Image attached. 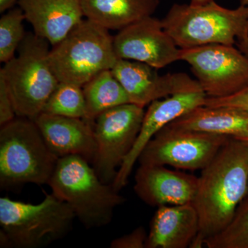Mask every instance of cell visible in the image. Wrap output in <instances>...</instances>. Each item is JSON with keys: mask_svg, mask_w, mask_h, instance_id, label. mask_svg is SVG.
<instances>
[{"mask_svg": "<svg viewBox=\"0 0 248 248\" xmlns=\"http://www.w3.org/2000/svg\"><path fill=\"white\" fill-rule=\"evenodd\" d=\"M248 193V144L231 138L198 177L192 204L200 232L190 248H202L205 239L223 231Z\"/></svg>", "mask_w": 248, "mask_h": 248, "instance_id": "1", "label": "cell"}, {"mask_svg": "<svg viewBox=\"0 0 248 248\" xmlns=\"http://www.w3.org/2000/svg\"><path fill=\"white\" fill-rule=\"evenodd\" d=\"M82 156L59 158L48 185L52 193L73 209L87 229L107 226L115 209L125 202L112 184H104Z\"/></svg>", "mask_w": 248, "mask_h": 248, "instance_id": "2", "label": "cell"}, {"mask_svg": "<svg viewBox=\"0 0 248 248\" xmlns=\"http://www.w3.org/2000/svg\"><path fill=\"white\" fill-rule=\"evenodd\" d=\"M76 218L71 206L53 193H45L44 200L37 204L1 197V246L42 247L66 236Z\"/></svg>", "mask_w": 248, "mask_h": 248, "instance_id": "3", "label": "cell"}, {"mask_svg": "<svg viewBox=\"0 0 248 248\" xmlns=\"http://www.w3.org/2000/svg\"><path fill=\"white\" fill-rule=\"evenodd\" d=\"M48 41L35 33H27L17 55L0 69L18 117L35 120L60 81L50 58Z\"/></svg>", "mask_w": 248, "mask_h": 248, "instance_id": "4", "label": "cell"}, {"mask_svg": "<svg viewBox=\"0 0 248 248\" xmlns=\"http://www.w3.org/2000/svg\"><path fill=\"white\" fill-rule=\"evenodd\" d=\"M161 22L179 48L234 46L248 35V7L228 9L215 0L203 5L174 4Z\"/></svg>", "mask_w": 248, "mask_h": 248, "instance_id": "5", "label": "cell"}, {"mask_svg": "<svg viewBox=\"0 0 248 248\" xmlns=\"http://www.w3.org/2000/svg\"><path fill=\"white\" fill-rule=\"evenodd\" d=\"M59 157L49 149L35 121L18 117L0 130L1 188L48 184Z\"/></svg>", "mask_w": 248, "mask_h": 248, "instance_id": "6", "label": "cell"}, {"mask_svg": "<svg viewBox=\"0 0 248 248\" xmlns=\"http://www.w3.org/2000/svg\"><path fill=\"white\" fill-rule=\"evenodd\" d=\"M49 58L60 82L81 87L101 72L112 69L118 60L109 30L88 19L53 46Z\"/></svg>", "mask_w": 248, "mask_h": 248, "instance_id": "7", "label": "cell"}, {"mask_svg": "<svg viewBox=\"0 0 248 248\" xmlns=\"http://www.w3.org/2000/svg\"><path fill=\"white\" fill-rule=\"evenodd\" d=\"M231 138L167 125L146 145L140 165L170 166L186 170H203Z\"/></svg>", "mask_w": 248, "mask_h": 248, "instance_id": "8", "label": "cell"}, {"mask_svg": "<svg viewBox=\"0 0 248 248\" xmlns=\"http://www.w3.org/2000/svg\"><path fill=\"white\" fill-rule=\"evenodd\" d=\"M143 108L122 104L100 114L94 121L96 154L93 168L104 184H112L131 151L144 117Z\"/></svg>", "mask_w": 248, "mask_h": 248, "instance_id": "9", "label": "cell"}, {"mask_svg": "<svg viewBox=\"0 0 248 248\" xmlns=\"http://www.w3.org/2000/svg\"><path fill=\"white\" fill-rule=\"evenodd\" d=\"M208 97L231 95L248 84V58L234 46L208 45L181 48Z\"/></svg>", "mask_w": 248, "mask_h": 248, "instance_id": "10", "label": "cell"}, {"mask_svg": "<svg viewBox=\"0 0 248 248\" xmlns=\"http://www.w3.org/2000/svg\"><path fill=\"white\" fill-rule=\"evenodd\" d=\"M113 46L117 58L142 62L156 69L180 60L181 48L164 30L161 20L153 16L119 31Z\"/></svg>", "mask_w": 248, "mask_h": 248, "instance_id": "11", "label": "cell"}, {"mask_svg": "<svg viewBox=\"0 0 248 248\" xmlns=\"http://www.w3.org/2000/svg\"><path fill=\"white\" fill-rule=\"evenodd\" d=\"M156 70L142 62L118 59L111 71L126 92L129 102L143 108L177 93L202 89L197 80L186 73L159 76Z\"/></svg>", "mask_w": 248, "mask_h": 248, "instance_id": "12", "label": "cell"}, {"mask_svg": "<svg viewBox=\"0 0 248 248\" xmlns=\"http://www.w3.org/2000/svg\"><path fill=\"white\" fill-rule=\"evenodd\" d=\"M207 95L202 89L177 93L150 104L145 112L140 133L131 151L124 159L112 185L120 192L128 184V178L141 152L152 139L181 116L195 108L205 105Z\"/></svg>", "mask_w": 248, "mask_h": 248, "instance_id": "13", "label": "cell"}, {"mask_svg": "<svg viewBox=\"0 0 248 248\" xmlns=\"http://www.w3.org/2000/svg\"><path fill=\"white\" fill-rule=\"evenodd\" d=\"M135 181V193L153 207L192 203L198 186L195 176L154 165H140Z\"/></svg>", "mask_w": 248, "mask_h": 248, "instance_id": "14", "label": "cell"}, {"mask_svg": "<svg viewBox=\"0 0 248 248\" xmlns=\"http://www.w3.org/2000/svg\"><path fill=\"white\" fill-rule=\"evenodd\" d=\"M34 121L49 149L58 157L78 155L93 164L97 148L93 124L43 112Z\"/></svg>", "mask_w": 248, "mask_h": 248, "instance_id": "15", "label": "cell"}, {"mask_svg": "<svg viewBox=\"0 0 248 248\" xmlns=\"http://www.w3.org/2000/svg\"><path fill=\"white\" fill-rule=\"evenodd\" d=\"M26 19L34 33L55 46L84 17L82 0H19Z\"/></svg>", "mask_w": 248, "mask_h": 248, "instance_id": "16", "label": "cell"}, {"mask_svg": "<svg viewBox=\"0 0 248 248\" xmlns=\"http://www.w3.org/2000/svg\"><path fill=\"white\" fill-rule=\"evenodd\" d=\"M200 232V219L193 204L163 205L152 218L146 248L190 247Z\"/></svg>", "mask_w": 248, "mask_h": 248, "instance_id": "17", "label": "cell"}, {"mask_svg": "<svg viewBox=\"0 0 248 248\" xmlns=\"http://www.w3.org/2000/svg\"><path fill=\"white\" fill-rule=\"evenodd\" d=\"M169 125L240 140L248 134V113L231 107L201 106Z\"/></svg>", "mask_w": 248, "mask_h": 248, "instance_id": "18", "label": "cell"}, {"mask_svg": "<svg viewBox=\"0 0 248 248\" xmlns=\"http://www.w3.org/2000/svg\"><path fill=\"white\" fill-rule=\"evenodd\" d=\"M159 4L160 0H82L84 17L109 31L153 16Z\"/></svg>", "mask_w": 248, "mask_h": 248, "instance_id": "19", "label": "cell"}, {"mask_svg": "<svg viewBox=\"0 0 248 248\" xmlns=\"http://www.w3.org/2000/svg\"><path fill=\"white\" fill-rule=\"evenodd\" d=\"M82 88L86 107L84 120L93 124L102 112L130 103L126 92L111 70L101 72Z\"/></svg>", "mask_w": 248, "mask_h": 248, "instance_id": "20", "label": "cell"}, {"mask_svg": "<svg viewBox=\"0 0 248 248\" xmlns=\"http://www.w3.org/2000/svg\"><path fill=\"white\" fill-rule=\"evenodd\" d=\"M42 112L84 120L86 107L83 88L70 83H59Z\"/></svg>", "mask_w": 248, "mask_h": 248, "instance_id": "21", "label": "cell"}, {"mask_svg": "<svg viewBox=\"0 0 248 248\" xmlns=\"http://www.w3.org/2000/svg\"><path fill=\"white\" fill-rule=\"evenodd\" d=\"M208 248H248V199L237 208L231 223L221 232L205 239Z\"/></svg>", "mask_w": 248, "mask_h": 248, "instance_id": "22", "label": "cell"}, {"mask_svg": "<svg viewBox=\"0 0 248 248\" xmlns=\"http://www.w3.org/2000/svg\"><path fill=\"white\" fill-rule=\"evenodd\" d=\"M26 17L20 8H12L0 18V62L6 63L16 56L27 33L23 22Z\"/></svg>", "mask_w": 248, "mask_h": 248, "instance_id": "23", "label": "cell"}, {"mask_svg": "<svg viewBox=\"0 0 248 248\" xmlns=\"http://www.w3.org/2000/svg\"><path fill=\"white\" fill-rule=\"evenodd\" d=\"M205 106L207 107H226L244 111L248 113V84L238 92L225 97H207Z\"/></svg>", "mask_w": 248, "mask_h": 248, "instance_id": "24", "label": "cell"}, {"mask_svg": "<svg viewBox=\"0 0 248 248\" xmlns=\"http://www.w3.org/2000/svg\"><path fill=\"white\" fill-rule=\"evenodd\" d=\"M148 234L143 227H139L131 233L113 240L111 243L112 248H146Z\"/></svg>", "mask_w": 248, "mask_h": 248, "instance_id": "25", "label": "cell"}, {"mask_svg": "<svg viewBox=\"0 0 248 248\" xmlns=\"http://www.w3.org/2000/svg\"><path fill=\"white\" fill-rule=\"evenodd\" d=\"M16 110L11 94L4 78L0 76V125L9 123L16 119Z\"/></svg>", "mask_w": 248, "mask_h": 248, "instance_id": "26", "label": "cell"}, {"mask_svg": "<svg viewBox=\"0 0 248 248\" xmlns=\"http://www.w3.org/2000/svg\"><path fill=\"white\" fill-rule=\"evenodd\" d=\"M236 44L238 48L248 58V35L238 38Z\"/></svg>", "mask_w": 248, "mask_h": 248, "instance_id": "27", "label": "cell"}, {"mask_svg": "<svg viewBox=\"0 0 248 248\" xmlns=\"http://www.w3.org/2000/svg\"><path fill=\"white\" fill-rule=\"evenodd\" d=\"M19 0H0V13L4 14L6 11L12 9Z\"/></svg>", "mask_w": 248, "mask_h": 248, "instance_id": "28", "label": "cell"}, {"mask_svg": "<svg viewBox=\"0 0 248 248\" xmlns=\"http://www.w3.org/2000/svg\"><path fill=\"white\" fill-rule=\"evenodd\" d=\"M213 0H190V4L192 5H203L208 4Z\"/></svg>", "mask_w": 248, "mask_h": 248, "instance_id": "29", "label": "cell"}, {"mask_svg": "<svg viewBox=\"0 0 248 248\" xmlns=\"http://www.w3.org/2000/svg\"><path fill=\"white\" fill-rule=\"evenodd\" d=\"M241 5L248 7V0H241Z\"/></svg>", "mask_w": 248, "mask_h": 248, "instance_id": "30", "label": "cell"}, {"mask_svg": "<svg viewBox=\"0 0 248 248\" xmlns=\"http://www.w3.org/2000/svg\"><path fill=\"white\" fill-rule=\"evenodd\" d=\"M239 140H241V141L246 142V143L248 144V134L246 136H245L244 138L240 139Z\"/></svg>", "mask_w": 248, "mask_h": 248, "instance_id": "31", "label": "cell"}, {"mask_svg": "<svg viewBox=\"0 0 248 248\" xmlns=\"http://www.w3.org/2000/svg\"><path fill=\"white\" fill-rule=\"evenodd\" d=\"M247 198L248 199V197H247Z\"/></svg>", "mask_w": 248, "mask_h": 248, "instance_id": "32", "label": "cell"}]
</instances>
